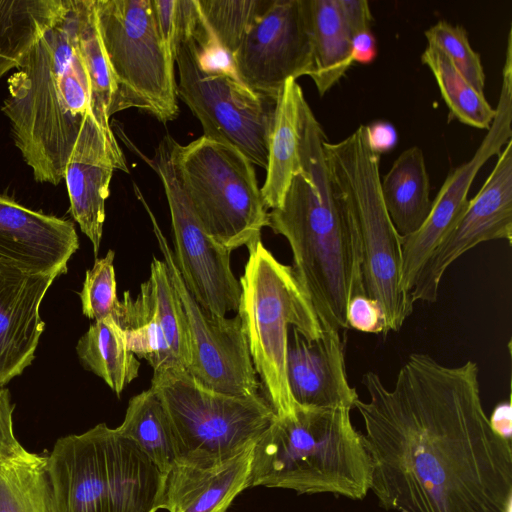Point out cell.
Listing matches in <instances>:
<instances>
[{
    "label": "cell",
    "mask_w": 512,
    "mask_h": 512,
    "mask_svg": "<svg viewBox=\"0 0 512 512\" xmlns=\"http://www.w3.org/2000/svg\"><path fill=\"white\" fill-rule=\"evenodd\" d=\"M218 46L231 58L270 0H196Z\"/></svg>",
    "instance_id": "cell-32"
},
{
    "label": "cell",
    "mask_w": 512,
    "mask_h": 512,
    "mask_svg": "<svg viewBox=\"0 0 512 512\" xmlns=\"http://www.w3.org/2000/svg\"><path fill=\"white\" fill-rule=\"evenodd\" d=\"M326 134L306 99L301 106L297 173L280 207L271 209L269 227L286 238L293 270L310 297L322 326L347 329L350 299L366 294L358 234L338 200L327 170Z\"/></svg>",
    "instance_id": "cell-2"
},
{
    "label": "cell",
    "mask_w": 512,
    "mask_h": 512,
    "mask_svg": "<svg viewBox=\"0 0 512 512\" xmlns=\"http://www.w3.org/2000/svg\"><path fill=\"white\" fill-rule=\"evenodd\" d=\"M133 187L149 215L184 312L191 344V362L187 371L215 391L241 397L259 395L261 383L256 376L239 315L231 318L214 316L198 304L182 280L174 263L173 251L148 203L135 183Z\"/></svg>",
    "instance_id": "cell-13"
},
{
    "label": "cell",
    "mask_w": 512,
    "mask_h": 512,
    "mask_svg": "<svg viewBox=\"0 0 512 512\" xmlns=\"http://www.w3.org/2000/svg\"><path fill=\"white\" fill-rule=\"evenodd\" d=\"M14 407L10 391L0 388V460L21 446L14 433Z\"/></svg>",
    "instance_id": "cell-37"
},
{
    "label": "cell",
    "mask_w": 512,
    "mask_h": 512,
    "mask_svg": "<svg viewBox=\"0 0 512 512\" xmlns=\"http://www.w3.org/2000/svg\"><path fill=\"white\" fill-rule=\"evenodd\" d=\"M353 63L370 64L377 56L376 39L371 30L357 33L351 40Z\"/></svg>",
    "instance_id": "cell-40"
},
{
    "label": "cell",
    "mask_w": 512,
    "mask_h": 512,
    "mask_svg": "<svg viewBox=\"0 0 512 512\" xmlns=\"http://www.w3.org/2000/svg\"><path fill=\"white\" fill-rule=\"evenodd\" d=\"M339 4L352 37L371 30L372 14L365 0H339Z\"/></svg>",
    "instance_id": "cell-38"
},
{
    "label": "cell",
    "mask_w": 512,
    "mask_h": 512,
    "mask_svg": "<svg viewBox=\"0 0 512 512\" xmlns=\"http://www.w3.org/2000/svg\"><path fill=\"white\" fill-rule=\"evenodd\" d=\"M428 45L441 50L461 75L480 93H484L485 74L480 55L475 52L461 25L438 21L424 32Z\"/></svg>",
    "instance_id": "cell-33"
},
{
    "label": "cell",
    "mask_w": 512,
    "mask_h": 512,
    "mask_svg": "<svg viewBox=\"0 0 512 512\" xmlns=\"http://www.w3.org/2000/svg\"><path fill=\"white\" fill-rule=\"evenodd\" d=\"M136 357L145 359L154 372L185 369L191 362L188 327L166 263L153 257L148 279L135 298L126 291L113 316Z\"/></svg>",
    "instance_id": "cell-16"
},
{
    "label": "cell",
    "mask_w": 512,
    "mask_h": 512,
    "mask_svg": "<svg viewBox=\"0 0 512 512\" xmlns=\"http://www.w3.org/2000/svg\"><path fill=\"white\" fill-rule=\"evenodd\" d=\"M177 94L200 121L203 136L229 144L266 169L276 99L258 95L235 75L191 0H178Z\"/></svg>",
    "instance_id": "cell-5"
},
{
    "label": "cell",
    "mask_w": 512,
    "mask_h": 512,
    "mask_svg": "<svg viewBox=\"0 0 512 512\" xmlns=\"http://www.w3.org/2000/svg\"><path fill=\"white\" fill-rule=\"evenodd\" d=\"M496 114L473 157L446 177L432 200L431 210L422 226L403 238L401 284L411 294L417 275L426 260L464 211L470 187L480 169L512 138V32L507 36L506 57Z\"/></svg>",
    "instance_id": "cell-15"
},
{
    "label": "cell",
    "mask_w": 512,
    "mask_h": 512,
    "mask_svg": "<svg viewBox=\"0 0 512 512\" xmlns=\"http://www.w3.org/2000/svg\"><path fill=\"white\" fill-rule=\"evenodd\" d=\"M97 28L114 83L110 116L136 108L167 123L177 118L175 61L155 24L151 0H94Z\"/></svg>",
    "instance_id": "cell-11"
},
{
    "label": "cell",
    "mask_w": 512,
    "mask_h": 512,
    "mask_svg": "<svg viewBox=\"0 0 512 512\" xmlns=\"http://www.w3.org/2000/svg\"><path fill=\"white\" fill-rule=\"evenodd\" d=\"M322 328L318 339L307 341L292 327L286 356L291 397L301 407L352 409L359 397L347 378L339 330Z\"/></svg>",
    "instance_id": "cell-21"
},
{
    "label": "cell",
    "mask_w": 512,
    "mask_h": 512,
    "mask_svg": "<svg viewBox=\"0 0 512 512\" xmlns=\"http://www.w3.org/2000/svg\"><path fill=\"white\" fill-rule=\"evenodd\" d=\"M114 257L115 252L109 250L103 258H96L79 293L83 314L94 321L113 317L118 307Z\"/></svg>",
    "instance_id": "cell-34"
},
{
    "label": "cell",
    "mask_w": 512,
    "mask_h": 512,
    "mask_svg": "<svg viewBox=\"0 0 512 512\" xmlns=\"http://www.w3.org/2000/svg\"><path fill=\"white\" fill-rule=\"evenodd\" d=\"M82 365L100 377L116 395L139 376L140 361L127 348L113 317L94 321L76 345Z\"/></svg>",
    "instance_id": "cell-27"
},
{
    "label": "cell",
    "mask_w": 512,
    "mask_h": 512,
    "mask_svg": "<svg viewBox=\"0 0 512 512\" xmlns=\"http://www.w3.org/2000/svg\"><path fill=\"white\" fill-rule=\"evenodd\" d=\"M80 0L32 45L7 81L1 111L15 146L39 183L57 186L91 110L92 92L79 38Z\"/></svg>",
    "instance_id": "cell-3"
},
{
    "label": "cell",
    "mask_w": 512,
    "mask_h": 512,
    "mask_svg": "<svg viewBox=\"0 0 512 512\" xmlns=\"http://www.w3.org/2000/svg\"><path fill=\"white\" fill-rule=\"evenodd\" d=\"M348 328L363 333H387L386 321L380 304L366 294L354 295L346 310Z\"/></svg>",
    "instance_id": "cell-35"
},
{
    "label": "cell",
    "mask_w": 512,
    "mask_h": 512,
    "mask_svg": "<svg viewBox=\"0 0 512 512\" xmlns=\"http://www.w3.org/2000/svg\"><path fill=\"white\" fill-rule=\"evenodd\" d=\"M68 0H0V78L65 12Z\"/></svg>",
    "instance_id": "cell-26"
},
{
    "label": "cell",
    "mask_w": 512,
    "mask_h": 512,
    "mask_svg": "<svg viewBox=\"0 0 512 512\" xmlns=\"http://www.w3.org/2000/svg\"><path fill=\"white\" fill-rule=\"evenodd\" d=\"M56 278L0 258V388L31 365L45 328L40 307Z\"/></svg>",
    "instance_id": "cell-20"
},
{
    "label": "cell",
    "mask_w": 512,
    "mask_h": 512,
    "mask_svg": "<svg viewBox=\"0 0 512 512\" xmlns=\"http://www.w3.org/2000/svg\"><path fill=\"white\" fill-rule=\"evenodd\" d=\"M114 170L129 172L114 133L105 131L92 111L87 113L66 164L64 179L70 212L89 238L97 257L105 221V202Z\"/></svg>",
    "instance_id": "cell-18"
},
{
    "label": "cell",
    "mask_w": 512,
    "mask_h": 512,
    "mask_svg": "<svg viewBox=\"0 0 512 512\" xmlns=\"http://www.w3.org/2000/svg\"><path fill=\"white\" fill-rule=\"evenodd\" d=\"M155 24L167 54L175 61L178 0H151Z\"/></svg>",
    "instance_id": "cell-36"
},
{
    "label": "cell",
    "mask_w": 512,
    "mask_h": 512,
    "mask_svg": "<svg viewBox=\"0 0 512 512\" xmlns=\"http://www.w3.org/2000/svg\"><path fill=\"white\" fill-rule=\"evenodd\" d=\"M421 60L434 75L450 113L463 124L488 130L496 111L484 93L478 92L438 48L428 45Z\"/></svg>",
    "instance_id": "cell-30"
},
{
    "label": "cell",
    "mask_w": 512,
    "mask_h": 512,
    "mask_svg": "<svg viewBox=\"0 0 512 512\" xmlns=\"http://www.w3.org/2000/svg\"><path fill=\"white\" fill-rule=\"evenodd\" d=\"M150 388L163 404L176 442V463L206 464L237 455L256 443L275 419L267 399L208 388L187 370L153 374Z\"/></svg>",
    "instance_id": "cell-9"
},
{
    "label": "cell",
    "mask_w": 512,
    "mask_h": 512,
    "mask_svg": "<svg viewBox=\"0 0 512 512\" xmlns=\"http://www.w3.org/2000/svg\"><path fill=\"white\" fill-rule=\"evenodd\" d=\"M350 411L295 405L292 414L276 415L254 444L250 487L365 498L372 484V461Z\"/></svg>",
    "instance_id": "cell-4"
},
{
    "label": "cell",
    "mask_w": 512,
    "mask_h": 512,
    "mask_svg": "<svg viewBox=\"0 0 512 512\" xmlns=\"http://www.w3.org/2000/svg\"><path fill=\"white\" fill-rule=\"evenodd\" d=\"M389 217L402 237L415 233L426 220L432 205L424 154L417 146L404 150L380 182Z\"/></svg>",
    "instance_id": "cell-25"
},
{
    "label": "cell",
    "mask_w": 512,
    "mask_h": 512,
    "mask_svg": "<svg viewBox=\"0 0 512 512\" xmlns=\"http://www.w3.org/2000/svg\"><path fill=\"white\" fill-rule=\"evenodd\" d=\"M323 147L333 190L358 234L365 293L380 304L387 331L397 332L414 301L401 284L403 238L381 195L380 155L370 148L365 125L337 143L325 140Z\"/></svg>",
    "instance_id": "cell-7"
},
{
    "label": "cell",
    "mask_w": 512,
    "mask_h": 512,
    "mask_svg": "<svg viewBox=\"0 0 512 512\" xmlns=\"http://www.w3.org/2000/svg\"><path fill=\"white\" fill-rule=\"evenodd\" d=\"M305 99L295 79L281 88L268 142L266 178L260 188L267 209L281 206L293 177L301 171L299 157L301 106Z\"/></svg>",
    "instance_id": "cell-23"
},
{
    "label": "cell",
    "mask_w": 512,
    "mask_h": 512,
    "mask_svg": "<svg viewBox=\"0 0 512 512\" xmlns=\"http://www.w3.org/2000/svg\"><path fill=\"white\" fill-rule=\"evenodd\" d=\"M254 444L217 462L175 463L166 475L162 509L227 512L234 499L250 487Z\"/></svg>",
    "instance_id": "cell-22"
},
{
    "label": "cell",
    "mask_w": 512,
    "mask_h": 512,
    "mask_svg": "<svg viewBox=\"0 0 512 512\" xmlns=\"http://www.w3.org/2000/svg\"><path fill=\"white\" fill-rule=\"evenodd\" d=\"M230 59L235 75L248 89L272 99H277L288 79L309 76L306 0H270Z\"/></svg>",
    "instance_id": "cell-14"
},
{
    "label": "cell",
    "mask_w": 512,
    "mask_h": 512,
    "mask_svg": "<svg viewBox=\"0 0 512 512\" xmlns=\"http://www.w3.org/2000/svg\"><path fill=\"white\" fill-rule=\"evenodd\" d=\"M47 457L51 512H156L166 476L130 439L99 423L56 440Z\"/></svg>",
    "instance_id": "cell-6"
},
{
    "label": "cell",
    "mask_w": 512,
    "mask_h": 512,
    "mask_svg": "<svg viewBox=\"0 0 512 512\" xmlns=\"http://www.w3.org/2000/svg\"><path fill=\"white\" fill-rule=\"evenodd\" d=\"M366 133L370 148L380 156L392 150L398 142L394 125L387 121H375L366 125Z\"/></svg>",
    "instance_id": "cell-39"
},
{
    "label": "cell",
    "mask_w": 512,
    "mask_h": 512,
    "mask_svg": "<svg viewBox=\"0 0 512 512\" xmlns=\"http://www.w3.org/2000/svg\"><path fill=\"white\" fill-rule=\"evenodd\" d=\"M180 185L206 233L233 251L269 227L253 163L238 149L205 136L172 142Z\"/></svg>",
    "instance_id": "cell-10"
},
{
    "label": "cell",
    "mask_w": 512,
    "mask_h": 512,
    "mask_svg": "<svg viewBox=\"0 0 512 512\" xmlns=\"http://www.w3.org/2000/svg\"><path fill=\"white\" fill-rule=\"evenodd\" d=\"M311 45L309 76L324 96L353 64L352 35L339 0H306Z\"/></svg>",
    "instance_id": "cell-24"
},
{
    "label": "cell",
    "mask_w": 512,
    "mask_h": 512,
    "mask_svg": "<svg viewBox=\"0 0 512 512\" xmlns=\"http://www.w3.org/2000/svg\"><path fill=\"white\" fill-rule=\"evenodd\" d=\"M79 248L70 220L29 209L0 194V258L33 274L58 277Z\"/></svg>",
    "instance_id": "cell-19"
},
{
    "label": "cell",
    "mask_w": 512,
    "mask_h": 512,
    "mask_svg": "<svg viewBox=\"0 0 512 512\" xmlns=\"http://www.w3.org/2000/svg\"><path fill=\"white\" fill-rule=\"evenodd\" d=\"M0 512H51L46 456L21 445L0 460Z\"/></svg>",
    "instance_id": "cell-29"
},
{
    "label": "cell",
    "mask_w": 512,
    "mask_h": 512,
    "mask_svg": "<svg viewBox=\"0 0 512 512\" xmlns=\"http://www.w3.org/2000/svg\"><path fill=\"white\" fill-rule=\"evenodd\" d=\"M491 240L512 242V140L481 189L432 251L417 275L413 301L437 300L442 278L460 256Z\"/></svg>",
    "instance_id": "cell-17"
},
{
    "label": "cell",
    "mask_w": 512,
    "mask_h": 512,
    "mask_svg": "<svg viewBox=\"0 0 512 512\" xmlns=\"http://www.w3.org/2000/svg\"><path fill=\"white\" fill-rule=\"evenodd\" d=\"M133 441L166 476L177 461V442L169 416L149 388L129 400L124 420L116 428Z\"/></svg>",
    "instance_id": "cell-28"
},
{
    "label": "cell",
    "mask_w": 512,
    "mask_h": 512,
    "mask_svg": "<svg viewBox=\"0 0 512 512\" xmlns=\"http://www.w3.org/2000/svg\"><path fill=\"white\" fill-rule=\"evenodd\" d=\"M173 139L165 135L153 158L145 161L158 174L167 198L174 263L198 304L214 316L225 317L238 310L241 294L240 283L231 269L232 251L206 233L192 210L174 166Z\"/></svg>",
    "instance_id": "cell-12"
},
{
    "label": "cell",
    "mask_w": 512,
    "mask_h": 512,
    "mask_svg": "<svg viewBox=\"0 0 512 512\" xmlns=\"http://www.w3.org/2000/svg\"><path fill=\"white\" fill-rule=\"evenodd\" d=\"M358 399L372 461L370 490L396 512H511V441L485 413L476 362L410 354L394 386L362 377Z\"/></svg>",
    "instance_id": "cell-1"
},
{
    "label": "cell",
    "mask_w": 512,
    "mask_h": 512,
    "mask_svg": "<svg viewBox=\"0 0 512 512\" xmlns=\"http://www.w3.org/2000/svg\"><path fill=\"white\" fill-rule=\"evenodd\" d=\"M246 247L248 259L239 280L237 314L265 398L277 416H285L295 410L286 376L289 327L307 341L318 339L323 328L292 266L278 261L261 236Z\"/></svg>",
    "instance_id": "cell-8"
},
{
    "label": "cell",
    "mask_w": 512,
    "mask_h": 512,
    "mask_svg": "<svg viewBox=\"0 0 512 512\" xmlns=\"http://www.w3.org/2000/svg\"><path fill=\"white\" fill-rule=\"evenodd\" d=\"M489 423L492 430L501 438L511 441L512 410L510 401L499 403L493 410Z\"/></svg>",
    "instance_id": "cell-41"
},
{
    "label": "cell",
    "mask_w": 512,
    "mask_h": 512,
    "mask_svg": "<svg viewBox=\"0 0 512 512\" xmlns=\"http://www.w3.org/2000/svg\"><path fill=\"white\" fill-rule=\"evenodd\" d=\"M79 38L91 82V110L99 125L113 133L110 110L114 83L97 28L94 0H80Z\"/></svg>",
    "instance_id": "cell-31"
}]
</instances>
